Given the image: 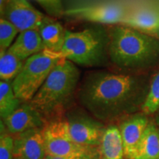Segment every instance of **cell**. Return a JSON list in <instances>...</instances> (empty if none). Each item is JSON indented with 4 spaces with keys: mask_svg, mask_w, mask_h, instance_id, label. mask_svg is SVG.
Segmentation results:
<instances>
[{
    "mask_svg": "<svg viewBox=\"0 0 159 159\" xmlns=\"http://www.w3.org/2000/svg\"><path fill=\"white\" fill-rule=\"evenodd\" d=\"M142 81L127 73L91 71L77 89L81 105L100 122L116 120L128 114L138 100Z\"/></svg>",
    "mask_w": 159,
    "mask_h": 159,
    "instance_id": "1",
    "label": "cell"
},
{
    "mask_svg": "<svg viewBox=\"0 0 159 159\" xmlns=\"http://www.w3.org/2000/svg\"><path fill=\"white\" fill-rule=\"evenodd\" d=\"M109 61L126 71L148 66L159 57V41L152 35L122 25L108 27Z\"/></svg>",
    "mask_w": 159,
    "mask_h": 159,
    "instance_id": "2",
    "label": "cell"
},
{
    "mask_svg": "<svg viewBox=\"0 0 159 159\" xmlns=\"http://www.w3.org/2000/svg\"><path fill=\"white\" fill-rule=\"evenodd\" d=\"M79 80L80 71L76 64L61 59L28 102L44 119L56 116L72 99L77 91Z\"/></svg>",
    "mask_w": 159,
    "mask_h": 159,
    "instance_id": "3",
    "label": "cell"
},
{
    "mask_svg": "<svg viewBox=\"0 0 159 159\" xmlns=\"http://www.w3.org/2000/svg\"><path fill=\"white\" fill-rule=\"evenodd\" d=\"M109 35L103 25H94L78 31L67 30L61 55L75 64L102 66L110 62Z\"/></svg>",
    "mask_w": 159,
    "mask_h": 159,
    "instance_id": "4",
    "label": "cell"
},
{
    "mask_svg": "<svg viewBox=\"0 0 159 159\" xmlns=\"http://www.w3.org/2000/svg\"><path fill=\"white\" fill-rule=\"evenodd\" d=\"M63 58L61 53L47 49L27 58L19 74L11 82L16 96L21 102H30Z\"/></svg>",
    "mask_w": 159,
    "mask_h": 159,
    "instance_id": "5",
    "label": "cell"
},
{
    "mask_svg": "<svg viewBox=\"0 0 159 159\" xmlns=\"http://www.w3.org/2000/svg\"><path fill=\"white\" fill-rule=\"evenodd\" d=\"M47 156L63 158H85L99 156L98 148L77 144L69 134L66 119H54L42 129Z\"/></svg>",
    "mask_w": 159,
    "mask_h": 159,
    "instance_id": "6",
    "label": "cell"
},
{
    "mask_svg": "<svg viewBox=\"0 0 159 159\" xmlns=\"http://www.w3.org/2000/svg\"><path fill=\"white\" fill-rule=\"evenodd\" d=\"M128 12L123 4L108 1L67 9L63 13L95 25L112 26L122 25Z\"/></svg>",
    "mask_w": 159,
    "mask_h": 159,
    "instance_id": "7",
    "label": "cell"
},
{
    "mask_svg": "<svg viewBox=\"0 0 159 159\" xmlns=\"http://www.w3.org/2000/svg\"><path fill=\"white\" fill-rule=\"evenodd\" d=\"M1 18L13 24L19 31L38 30L47 19V16L33 7L28 0H3Z\"/></svg>",
    "mask_w": 159,
    "mask_h": 159,
    "instance_id": "8",
    "label": "cell"
},
{
    "mask_svg": "<svg viewBox=\"0 0 159 159\" xmlns=\"http://www.w3.org/2000/svg\"><path fill=\"white\" fill-rule=\"evenodd\" d=\"M69 134L77 144L98 148L105 128L97 119L82 114H72L66 119Z\"/></svg>",
    "mask_w": 159,
    "mask_h": 159,
    "instance_id": "9",
    "label": "cell"
},
{
    "mask_svg": "<svg viewBox=\"0 0 159 159\" xmlns=\"http://www.w3.org/2000/svg\"><path fill=\"white\" fill-rule=\"evenodd\" d=\"M42 129H34L14 135V159L46 158L47 154Z\"/></svg>",
    "mask_w": 159,
    "mask_h": 159,
    "instance_id": "10",
    "label": "cell"
},
{
    "mask_svg": "<svg viewBox=\"0 0 159 159\" xmlns=\"http://www.w3.org/2000/svg\"><path fill=\"white\" fill-rule=\"evenodd\" d=\"M3 121L6 129L13 135L43 128L46 125L45 119L29 102L20 105Z\"/></svg>",
    "mask_w": 159,
    "mask_h": 159,
    "instance_id": "11",
    "label": "cell"
},
{
    "mask_svg": "<svg viewBox=\"0 0 159 159\" xmlns=\"http://www.w3.org/2000/svg\"><path fill=\"white\" fill-rule=\"evenodd\" d=\"M146 114H136L129 117L119 125L125 157L134 159L137 147L144 134L149 122Z\"/></svg>",
    "mask_w": 159,
    "mask_h": 159,
    "instance_id": "12",
    "label": "cell"
},
{
    "mask_svg": "<svg viewBox=\"0 0 159 159\" xmlns=\"http://www.w3.org/2000/svg\"><path fill=\"white\" fill-rule=\"evenodd\" d=\"M45 46L38 30H28L19 33L8 51L22 61L44 50Z\"/></svg>",
    "mask_w": 159,
    "mask_h": 159,
    "instance_id": "13",
    "label": "cell"
},
{
    "mask_svg": "<svg viewBox=\"0 0 159 159\" xmlns=\"http://www.w3.org/2000/svg\"><path fill=\"white\" fill-rule=\"evenodd\" d=\"M145 33L159 30V13L150 7H143L129 11L122 24Z\"/></svg>",
    "mask_w": 159,
    "mask_h": 159,
    "instance_id": "14",
    "label": "cell"
},
{
    "mask_svg": "<svg viewBox=\"0 0 159 159\" xmlns=\"http://www.w3.org/2000/svg\"><path fill=\"white\" fill-rule=\"evenodd\" d=\"M98 152L100 159H124V144L118 127L110 125L105 128Z\"/></svg>",
    "mask_w": 159,
    "mask_h": 159,
    "instance_id": "15",
    "label": "cell"
},
{
    "mask_svg": "<svg viewBox=\"0 0 159 159\" xmlns=\"http://www.w3.org/2000/svg\"><path fill=\"white\" fill-rule=\"evenodd\" d=\"M45 48L61 53L64 45L66 30L56 20L47 17L39 30Z\"/></svg>",
    "mask_w": 159,
    "mask_h": 159,
    "instance_id": "16",
    "label": "cell"
},
{
    "mask_svg": "<svg viewBox=\"0 0 159 159\" xmlns=\"http://www.w3.org/2000/svg\"><path fill=\"white\" fill-rule=\"evenodd\" d=\"M134 159H159V132L153 123H149L137 147Z\"/></svg>",
    "mask_w": 159,
    "mask_h": 159,
    "instance_id": "17",
    "label": "cell"
},
{
    "mask_svg": "<svg viewBox=\"0 0 159 159\" xmlns=\"http://www.w3.org/2000/svg\"><path fill=\"white\" fill-rule=\"evenodd\" d=\"M25 61H22L8 50L1 52L0 55V78L1 80L13 81L22 69Z\"/></svg>",
    "mask_w": 159,
    "mask_h": 159,
    "instance_id": "18",
    "label": "cell"
},
{
    "mask_svg": "<svg viewBox=\"0 0 159 159\" xmlns=\"http://www.w3.org/2000/svg\"><path fill=\"white\" fill-rule=\"evenodd\" d=\"M21 101L16 96L11 83L0 81V116L5 119L21 105Z\"/></svg>",
    "mask_w": 159,
    "mask_h": 159,
    "instance_id": "19",
    "label": "cell"
},
{
    "mask_svg": "<svg viewBox=\"0 0 159 159\" xmlns=\"http://www.w3.org/2000/svg\"><path fill=\"white\" fill-rule=\"evenodd\" d=\"M159 109V71L154 75L142 106L144 114H151Z\"/></svg>",
    "mask_w": 159,
    "mask_h": 159,
    "instance_id": "20",
    "label": "cell"
},
{
    "mask_svg": "<svg viewBox=\"0 0 159 159\" xmlns=\"http://www.w3.org/2000/svg\"><path fill=\"white\" fill-rule=\"evenodd\" d=\"M19 31L13 24L3 18L0 19V50L5 52L13 43Z\"/></svg>",
    "mask_w": 159,
    "mask_h": 159,
    "instance_id": "21",
    "label": "cell"
},
{
    "mask_svg": "<svg viewBox=\"0 0 159 159\" xmlns=\"http://www.w3.org/2000/svg\"><path fill=\"white\" fill-rule=\"evenodd\" d=\"M14 140L13 136L1 133L0 138V159H14Z\"/></svg>",
    "mask_w": 159,
    "mask_h": 159,
    "instance_id": "22",
    "label": "cell"
},
{
    "mask_svg": "<svg viewBox=\"0 0 159 159\" xmlns=\"http://www.w3.org/2000/svg\"><path fill=\"white\" fill-rule=\"evenodd\" d=\"M45 7H49L52 10L56 11H61V0H35Z\"/></svg>",
    "mask_w": 159,
    "mask_h": 159,
    "instance_id": "23",
    "label": "cell"
},
{
    "mask_svg": "<svg viewBox=\"0 0 159 159\" xmlns=\"http://www.w3.org/2000/svg\"><path fill=\"white\" fill-rule=\"evenodd\" d=\"M44 159H100L99 156L85 157V158H63V157H55L51 156H47Z\"/></svg>",
    "mask_w": 159,
    "mask_h": 159,
    "instance_id": "24",
    "label": "cell"
},
{
    "mask_svg": "<svg viewBox=\"0 0 159 159\" xmlns=\"http://www.w3.org/2000/svg\"><path fill=\"white\" fill-rule=\"evenodd\" d=\"M158 132H159V126H158Z\"/></svg>",
    "mask_w": 159,
    "mask_h": 159,
    "instance_id": "25",
    "label": "cell"
}]
</instances>
